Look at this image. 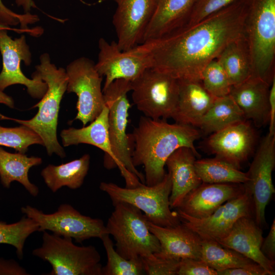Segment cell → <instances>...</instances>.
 <instances>
[{"instance_id":"obj_4","label":"cell","mask_w":275,"mask_h":275,"mask_svg":"<svg viewBox=\"0 0 275 275\" xmlns=\"http://www.w3.org/2000/svg\"><path fill=\"white\" fill-rule=\"evenodd\" d=\"M243 35L252 64V76L271 85L275 78V0H246Z\"/></svg>"},{"instance_id":"obj_43","label":"cell","mask_w":275,"mask_h":275,"mask_svg":"<svg viewBox=\"0 0 275 275\" xmlns=\"http://www.w3.org/2000/svg\"><path fill=\"white\" fill-rule=\"evenodd\" d=\"M269 132L275 133V78L270 87L269 94Z\"/></svg>"},{"instance_id":"obj_38","label":"cell","mask_w":275,"mask_h":275,"mask_svg":"<svg viewBox=\"0 0 275 275\" xmlns=\"http://www.w3.org/2000/svg\"><path fill=\"white\" fill-rule=\"evenodd\" d=\"M145 273L147 275H177L180 260L163 258L154 254L149 257L142 258Z\"/></svg>"},{"instance_id":"obj_1","label":"cell","mask_w":275,"mask_h":275,"mask_svg":"<svg viewBox=\"0 0 275 275\" xmlns=\"http://www.w3.org/2000/svg\"><path fill=\"white\" fill-rule=\"evenodd\" d=\"M246 0H238L200 22L138 45L151 68L177 79L201 81L206 66L244 34Z\"/></svg>"},{"instance_id":"obj_20","label":"cell","mask_w":275,"mask_h":275,"mask_svg":"<svg viewBox=\"0 0 275 275\" xmlns=\"http://www.w3.org/2000/svg\"><path fill=\"white\" fill-rule=\"evenodd\" d=\"M150 231L157 237L160 251L154 254L163 258H201L202 239L181 222L172 227H163L148 221Z\"/></svg>"},{"instance_id":"obj_5","label":"cell","mask_w":275,"mask_h":275,"mask_svg":"<svg viewBox=\"0 0 275 275\" xmlns=\"http://www.w3.org/2000/svg\"><path fill=\"white\" fill-rule=\"evenodd\" d=\"M131 81L119 79L102 91L108 108V131L112 149L126 187H134L145 184L144 175L132 161V145L130 133L126 132L130 104L127 93L131 91Z\"/></svg>"},{"instance_id":"obj_19","label":"cell","mask_w":275,"mask_h":275,"mask_svg":"<svg viewBox=\"0 0 275 275\" xmlns=\"http://www.w3.org/2000/svg\"><path fill=\"white\" fill-rule=\"evenodd\" d=\"M244 190L242 183L202 182L185 196L177 209L194 217H206L223 204Z\"/></svg>"},{"instance_id":"obj_37","label":"cell","mask_w":275,"mask_h":275,"mask_svg":"<svg viewBox=\"0 0 275 275\" xmlns=\"http://www.w3.org/2000/svg\"><path fill=\"white\" fill-rule=\"evenodd\" d=\"M237 1L195 0L187 23L183 27L194 25Z\"/></svg>"},{"instance_id":"obj_6","label":"cell","mask_w":275,"mask_h":275,"mask_svg":"<svg viewBox=\"0 0 275 275\" xmlns=\"http://www.w3.org/2000/svg\"><path fill=\"white\" fill-rule=\"evenodd\" d=\"M114 210L105 225L115 240V250L126 259L147 258L158 253L160 244L150 231L148 221L142 211L124 202H112Z\"/></svg>"},{"instance_id":"obj_40","label":"cell","mask_w":275,"mask_h":275,"mask_svg":"<svg viewBox=\"0 0 275 275\" xmlns=\"http://www.w3.org/2000/svg\"><path fill=\"white\" fill-rule=\"evenodd\" d=\"M217 275H268L267 271L260 265L227 269L217 271Z\"/></svg>"},{"instance_id":"obj_29","label":"cell","mask_w":275,"mask_h":275,"mask_svg":"<svg viewBox=\"0 0 275 275\" xmlns=\"http://www.w3.org/2000/svg\"><path fill=\"white\" fill-rule=\"evenodd\" d=\"M244 120L242 111L229 94L215 98L197 127L206 133H214Z\"/></svg>"},{"instance_id":"obj_9","label":"cell","mask_w":275,"mask_h":275,"mask_svg":"<svg viewBox=\"0 0 275 275\" xmlns=\"http://www.w3.org/2000/svg\"><path fill=\"white\" fill-rule=\"evenodd\" d=\"M131 97L138 110L153 119L172 118L176 106L178 79L152 68L131 82Z\"/></svg>"},{"instance_id":"obj_39","label":"cell","mask_w":275,"mask_h":275,"mask_svg":"<svg viewBox=\"0 0 275 275\" xmlns=\"http://www.w3.org/2000/svg\"><path fill=\"white\" fill-rule=\"evenodd\" d=\"M177 275H217V273L201 259L186 258L180 260Z\"/></svg>"},{"instance_id":"obj_41","label":"cell","mask_w":275,"mask_h":275,"mask_svg":"<svg viewBox=\"0 0 275 275\" xmlns=\"http://www.w3.org/2000/svg\"><path fill=\"white\" fill-rule=\"evenodd\" d=\"M25 269L13 259L0 257V275H28Z\"/></svg>"},{"instance_id":"obj_17","label":"cell","mask_w":275,"mask_h":275,"mask_svg":"<svg viewBox=\"0 0 275 275\" xmlns=\"http://www.w3.org/2000/svg\"><path fill=\"white\" fill-rule=\"evenodd\" d=\"M256 134L250 122L244 120L213 133L206 146L215 157L238 169L252 153Z\"/></svg>"},{"instance_id":"obj_3","label":"cell","mask_w":275,"mask_h":275,"mask_svg":"<svg viewBox=\"0 0 275 275\" xmlns=\"http://www.w3.org/2000/svg\"><path fill=\"white\" fill-rule=\"evenodd\" d=\"M36 69L47 86L44 95L32 107L38 108L36 115L30 120H24L0 114V119L11 120L30 128L41 138L48 155L56 154L64 158L66 153L58 141L57 130L60 103L67 90L68 79L66 69L57 68L51 63L47 53L40 56V64L36 66Z\"/></svg>"},{"instance_id":"obj_45","label":"cell","mask_w":275,"mask_h":275,"mask_svg":"<svg viewBox=\"0 0 275 275\" xmlns=\"http://www.w3.org/2000/svg\"><path fill=\"white\" fill-rule=\"evenodd\" d=\"M0 104H4L12 108L14 107V101L13 98L1 89H0Z\"/></svg>"},{"instance_id":"obj_24","label":"cell","mask_w":275,"mask_h":275,"mask_svg":"<svg viewBox=\"0 0 275 275\" xmlns=\"http://www.w3.org/2000/svg\"><path fill=\"white\" fill-rule=\"evenodd\" d=\"M178 79V98L172 118L176 123L197 127L216 98L204 88L201 81Z\"/></svg>"},{"instance_id":"obj_33","label":"cell","mask_w":275,"mask_h":275,"mask_svg":"<svg viewBox=\"0 0 275 275\" xmlns=\"http://www.w3.org/2000/svg\"><path fill=\"white\" fill-rule=\"evenodd\" d=\"M38 230L39 226L37 223L26 215L12 224L0 222V244H7L14 246L16 249L17 257L22 259L26 239Z\"/></svg>"},{"instance_id":"obj_21","label":"cell","mask_w":275,"mask_h":275,"mask_svg":"<svg viewBox=\"0 0 275 275\" xmlns=\"http://www.w3.org/2000/svg\"><path fill=\"white\" fill-rule=\"evenodd\" d=\"M270 86L259 78L251 76L243 82L232 86L231 89L230 95L245 119L252 120L258 127L269 122Z\"/></svg>"},{"instance_id":"obj_27","label":"cell","mask_w":275,"mask_h":275,"mask_svg":"<svg viewBox=\"0 0 275 275\" xmlns=\"http://www.w3.org/2000/svg\"><path fill=\"white\" fill-rule=\"evenodd\" d=\"M90 162L89 154L58 166L49 164L41 171V175L47 186L53 193L63 186L72 189L79 188L88 174Z\"/></svg>"},{"instance_id":"obj_26","label":"cell","mask_w":275,"mask_h":275,"mask_svg":"<svg viewBox=\"0 0 275 275\" xmlns=\"http://www.w3.org/2000/svg\"><path fill=\"white\" fill-rule=\"evenodd\" d=\"M41 158L28 157L25 153H13L0 147V179L6 188H9L13 181L22 184L33 197L39 193V188L30 181L28 173L30 169L41 164Z\"/></svg>"},{"instance_id":"obj_31","label":"cell","mask_w":275,"mask_h":275,"mask_svg":"<svg viewBox=\"0 0 275 275\" xmlns=\"http://www.w3.org/2000/svg\"><path fill=\"white\" fill-rule=\"evenodd\" d=\"M201 259L216 271L258 264L217 242L202 240Z\"/></svg>"},{"instance_id":"obj_23","label":"cell","mask_w":275,"mask_h":275,"mask_svg":"<svg viewBox=\"0 0 275 275\" xmlns=\"http://www.w3.org/2000/svg\"><path fill=\"white\" fill-rule=\"evenodd\" d=\"M108 115V108L106 105L89 125L80 128L70 127L63 129L60 135L64 147L86 144L102 150L105 153L104 167L111 170L117 167V166L109 139Z\"/></svg>"},{"instance_id":"obj_8","label":"cell","mask_w":275,"mask_h":275,"mask_svg":"<svg viewBox=\"0 0 275 275\" xmlns=\"http://www.w3.org/2000/svg\"><path fill=\"white\" fill-rule=\"evenodd\" d=\"M42 232V245L32 254L51 265L47 274L102 275L101 256L94 246H78L71 238Z\"/></svg>"},{"instance_id":"obj_15","label":"cell","mask_w":275,"mask_h":275,"mask_svg":"<svg viewBox=\"0 0 275 275\" xmlns=\"http://www.w3.org/2000/svg\"><path fill=\"white\" fill-rule=\"evenodd\" d=\"M99 53L95 68L99 74L105 76L102 91L116 79L132 81L146 69L151 68L150 57L138 46L128 50L119 49L117 42L109 43L100 38Z\"/></svg>"},{"instance_id":"obj_36","label":"cell","mask_w":275,"mask_h":275,"mask_svg":"<svg viewBox=\"0 0 275 275\" xmlns=\"http://www.w3.org/2000/svg\"><path fill=\"white\" fill-rule=\"evenodd\" d=\"M39 20V17L37 15L30 13L20 14L13 12L0 0V23L10 27L20 24V28L29 32L30 35L39 37L43 34L42 28H29V24H34Z\"/></svg>"},{"instance_id":"obj_2","label":"cell","mask_w":275,"mask_h":275,"mask_svg":"<svg viewBox=\"0 0 275 275\" xmlns=\"http://www.w3.org/2000/svg\"><path fill=\"white\" fill-rule=\"evenodd\" d=\"M132 145V161L134 167L143 166L145 184L152 186L160 182L166 172V162L170 155L181 147L190 148L198 156L195 142L200 137L194 126L166 120L140 118L138 125L130 133Z\"/></svg>"},{"instance_id":"obj_32","label":"cell","mask_w":275,"mask_h":275,"mask_svg":"<svg viewBox=\"0 0 275 275\" xmlns=\"http://www.w3.org/2000/svg\"><path fill=\"white\" fill-rule=\"evenodd\" d=\"M107 255V263L102 267V275H143L145 274L141 257L126 259L117 252L108 234L101 238Z\"/></svg>"},{"instance_id":"obj_12","label":"cell","mask_w":275,"mask_h":275,"mask_svg":"<svg viewBox=\"0 0 275 275\" xmlns=\"http://www.w3.org/2000/svg\"><path fill=\"white\" fill-rule=\"evenodd\" d=\"M177 212L181 222L202 240L216 242L228 235L239 218H254L252 196L245 187L242 194L223 204L208 217H194L179 209Z\"/></svg>"},{"instance_id":"obj_14","label":"cell","mask_w":275,"mask_h":275,"mask_svg":"<svg viewBox=\"0 0 275 275\" xmlns=\"http://www.w3.org/2000/svg\"><path fill=\"white\" fill-rule=\"evenodd\" d=\"M275 166V133L269 132L262 140L246 173L248 180L243 183L251 193L254 219L262 227L266 224L265 210L275 190L272 173Z\"/></svg>"},{"instance_id":"obj_35","label":"cell","mask_w":275,"mask_h":275,"mask_svg":"<svg viewBox=\"0 0 275 275\" xmlns=\"http://www.w3.org/2000/svg\"><path fill=\"white\" fill-rule=\"evenodd\" d=\"M201 82L204 88L215 98L229 95L232 88L226 72L216 59L204 68Z\"/></svg>"},{"instance_id":"obj_10","label":"cell","mask_w":275,"mask_h":275,"mask_svg":"<svg viewBox=\"0 0 275 275\" xmlns=\"http://www.w3.org/2000/svg\"><path fill=\"white\" fill-rule=\"evenodd\" d=\"M21 211L37 223L39 232L49 231L78 243L93 237L101 239L107 234L102 219L82 215L68 204L60 205L57 211L50 214L30 205L21 207Z\"/></svg>"},{"instance_id":"obj_25","label":"cell","mask_w":275,"mask_h":275,"mask_svg":"<svg viewBox=\"0 0 275 275\" xmlns=\"http://www.w3.org/2000/svg\"><path fill=\"white\" fill-rule=\"evenodd\" d=\"M195 0H156L143 43L166 36L185 26Z\"/></svg>"},{"instance_id":"obj_44","label":"cell","mask_w":275,"mask_h":275,"mask_svg":"<svg viewBox=\"0 0 275 275\" xmlns=\"http://www.w3.org/2000/svg\"><path fill=\"white\" fill-rule=\"evenodd\" d=\"M15 3L18 7H22L24 13H30L32 8L36 7L33 0H15Z\"/></svg>"},{"instance_id":"obj_11","label":"cell","mask_w":275,"mask_h":275,"mask_svg":"<svg viewBox=\"0 0 275 275\" xmlns=\"http://www.w3.org/2000/svg\"><path fill=\"white\" fill-rule=\"evenodd\" d=\"M65 69L66 91L77 96L75 120L81 121L85 126L94 120L106 106L101 89L102 76L97 72L95 63L86 57L75 59Z\"/></svg>"},{"instance_id":"obj_42","label":"cell","mask_w":275,"mask_h":275,"mask_svg":"<svg viewBox=\"0 0 275 275\" xmlns=\"http://www.w3.org/2000/svg\"><path fill=\"white\" fill-rule=\"evenodd\" d=\"M261 251L269 260H275V221H273L269 233L265 239H263Z\"/></svg>"},{"instance_id":"obj_34","label":"cell","mask_w":275,"mask_h":275,"mask_svg":"<svg viewBox=\"0 0 275 275\" xmlns=\"http://www.w3.org/2000/svg\"><path fill=\"white\" fill-rule=\"evenodd\" d=\"M44 146L40 136L30 128L21 125L15 127H5L0 125V146L14 149L18 152L25 153L31 145Z\"/></svg>"},{"instance_id":"obj_28","label":"cell","mask_w":275,"mask_h":275,"mask_svg":"<svg viewBox=\"0 0 275 275\" xmlns=\"http://www.w3.org/2000/svg\"><path fill=\"white\" fill-rule=\"evenodd\" d=\"M216 60L226 72L232 86L252 76L251 56L244 35L228 44Z\"/></svg>"},{"instance_id":"obj_18","label":"cell","mask_w":275,"mask_h":275,"mask_svg":"<svg viewBox=\"0 0 275 275\" xmlns=\"http://www.w3.org/2000/svg\"><path fill=\"white\" fill-rule=\"evenodd\" d=\"M262 231L253 217H242L234 223L230 233L217 242L233 250L261 266L268 275H274L275 261L261 252Z\"/></svg>"},{"instance_id":"obj_30","label":"cell","mask_w":275,"mask_h":275,"mask_svg":"<svg viewBox=\"0 0 275 275\" xmlns=\"http://www.w3.org/2000/svg\"><path fill=\"white\" fill-rule=\"evenodd\" d=\"M195 169L202 182L207 183H242L248 177L236 167L215 157L196 160Z\"/></svg>"},{"instance_id":"obj_7","label":"cell","mask_w":275,"mask_h":275,"mask_svg":"<svg viewBox=\"0 0 275 275\" xmlns=\"http://www.w3.org/2000/svg\"><path fill=\"white\" fill-rule=\"evenodd\" d=\"M99 188L108 195L112 202H126L139 208L144 212L147 219L155 225L172 227L181 223L177 211L171 210L169 198L172 181L169 172L160 182L152 186L141 183L128 188L102 182Z\"/></svg>"},{"instance_id":"obj_16","label":"cell","mask_w":275,"mask_h":275,"mask_svg":"<svg viewBox=\"0 0 275 275\" xmlns=\"http://www.w3.org/2000/svg\"><path fill=\"white\" fill-rule=\"evenodd\" d=\"M117 5L113 24L120 49L128 50L142 44L154 14L156 0H112Z\"/></svg>"},{"instance_id":"obj_22","label":"cell","mask_w":275,"mask_h":275,"mask_svg":"<svg viewBox=\"0 0 275 275\" xmlns=\"http://www.w3.org/2000/svg\"><path fill=\"white\" fill-rule=\"evenodd\" d=\"M196 156L190 148L181 147L174 151L166 162L172 181L171 208H178L185 196L202 183L195 169Z\"/></svg>"},{"instance_id":"obj_13","label":"cell","mask_w":275,"mask_h":275,"mask_svg":"<svg viewBox=\"0 0 275 275\" xmlns=\"http://www.w3.org/2000/svg\"><path fill=\"white\" fill-rule=\"evenodd\" d=\"M7 32H0V53L3 63L0 72V89L4 91L10 86L22 85L26 87L31 97L41 99L47 89L46 82L36 71L32 74V79H30L21 70V61L26 66L32 63V54L25 36L22 35L13 39Z\"/></svg>"},{"instance_id":"obj_46","label":"cell","mask_w":275,"mask_h":275,"mask_svg":"<svg viewBox=\"0 0 275 275\" xmlns=\"http://www.w3.org/2000/svg\"><path fill=\"white\" fill-rule=\"evenodd\" d=\"M3 30L12 31L15 32L16 33H28V34H29L30 35V33H29V32H28V31H26L25 30H22V29H21L20 28H19V29L14 28L8 26H6V25H3V24L0 23V32L3 31Z\"/></svg>"}]
</instances>
